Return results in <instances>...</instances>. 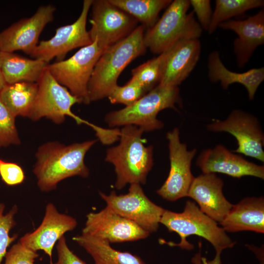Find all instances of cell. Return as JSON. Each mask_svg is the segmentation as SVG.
<instances>
[{"instance_id": "obj_1", "label": "cell", "mask_w": 264, "mask_h": 264, "mask_svg": "<svg viewBox=\"0 0 264 264\" xmlns=\"http://www.w3.org/2000/svg\"><path fill=\"white\" fill-rule=\"evenodd\" d=\"M97 140L65 145L49 142L40 146L36 153L33 172L39 188L43 192L55 189L64 179L73 176L87 177L89 170L84 161L87 152Z\"/></svg>"}, {"instance_id": "obj_2", "label": "cell", "mask_w": 264, "mask_h": 264, "mask_svg": "<svg viewBox=\"0 0 264 264\" xmlns=\"http://www.w3.org/2000/svg\"><path fill=\"white\" fill-rule=\"evenodd\" d=\"M144 132L135 125L124 126L120 131L119 144L107 150L105 160L114 166L117 190L128 183H146L153 166V147L145 146Z\"/></svg>"}, {"instance_id": "obj_3", "label": "cell", "mask_w": 264, "mask_h": 264, "mask_svg": "<svg viewBox=\"0 0 264 264\" xmlns=\"http://www.w3.org/2000/svg\"><path fill=\"white\" fill-rule=\"evenodd\" d=\"M144 28L142 25L137 26L126 38L103 51L88 83L90 102L108 97L117 85L118 78L122 71L145 52Z\"/></svg>"}, {"instance_id": "obj_4", "label": "cell", "mask_w": 264, "mask_h": 264, "mask_svg": "<svg viewBox=\"0 0 264 264\" xmlns=\"http://www.w3.org/2000/svg\"><path fill=\"white\" fill-rule=\"evenodd\" d=\"M170 232H175L180 237L179 243L166 242L170 246H177L190 250L194 245L186 240L190 235L201 237L214 246L216 253L231 248L235 244L217 222L203 213L193 201H186L183 212L177 213L165 210L160 221Z\"/></svg>"}, {"instance_id": "obj_5", "label": "cell", "mask_w": 264, "mask_h": 264, "mask_svg": "<svg viewBox=\"0 0 264 264\" xmlns=\"http://www.w3.org/2000/svg\"><path fill=\"white\" fill-rule=\"evenodd\" d=\"M190 6V0L172 1L159 20L144 34L146 47L159 55L178 42L198 39L202 29L194 12L188 13Z\"/></svg>"}, {"instance_id": "obj_6", "label": "cell", "mask_w": 264, "mask_h": 264, "mask_svg": "<svg viewBox=\"0 0 264 264\" xmlns=\"http://www.w3.org/2000/svg\"><path fill=\"white\" fill-rule=\"evenodd\" d=\"M176 104H181L178 88L158 85L132 105L109 112L105 120L111 127L132 125L144 132L153 131L164 125L157 118L159 112L168 108L176 110Z\"/></svg>"}, {"instance_id": "obj_7", "label": "cell", "mask_w": 264, "mask_h": 264, "mask_svg": "<svg viewBox=\"0 0 264 264\" xmlns=\"http://www.w3.org/2000/svg\"><path fill=\"white\" fill-rule=\"evenodd\" d=\"M103 51L95 40L90 44L81 47L69 58L49 64L47 68L53 77L81 103L88 104V83Z\"/></svg>"}, {"instance_id": "obj_8", "label": "cell", "mask_w": 264, "mask_h": 264, "mask_svg": "<svg viewBox=\"0 0 264 264\" xmlns=\"http://www.w3.org/2000/svg\"><path fill=\"white\" fill-rule=\"evenodd\" d=\"M37 84V93L28 118L37 121L46 117L59 124L65 121L66 116H69L78 124H84L90 126L91 123L82 119L71 110L74 104L81 103L80 100L60 85L47 67Z\"/></svg>"}, {"instance_id": "obj_9", "label": "cell", "mask_w": 264, "mask_h": 264, "mask_svg": "<svg viewBox=\"0 0 264 264\" xmlns=\"http://www.w3.org/2000/svg\"><path fill=\"white\" fill-rule=\"evenodd\" d=\"M107 206L120 216L133 222L150 234L157 231L165 209L151 201L140 184H130L126 194L117 195L112 191L109 195L100 192Z\"/></svg>"}, {"instance_id": "obj_10", "label": "cell", "mask_w": 264, "mask_h": 264, "mask_svg": "<svg viewBox=\"0 0 264 264\" xmlns=\"http://www.w3.org/2000/svg\"><path fill=\"white\" fill-rule=\"evenodd\" d=\"M91 24L88 31L92 42L96 40L104 50L128 36L137 27V21L109 0H95L91 6Z\"/></svg>"}, {"instance_id": "obj_11", "label": "cell", "mask_w": 264, "mask_h": 264, "mask_svg": "<svg viewBox=\"0 0 264 264\" xmlns=\"http://www.w3.org/2000/svg\"><path fill=\"white\" fill-rule=\"evenodd\" d=\"M166 138L169 141L170 169L166 180L156 193L163 199L174 201L188 196L195 178L191 163L197 149L188 150L186 145L181 142L177 128L168 132Z\"/></svg>"}, {"instance_id": "obj_12", "label": "cell", "mask_w": 264, "mask_h": 264, "mask_svg": "<svg viewBox=\"0 0 264 264\" xmlns=\"http://www.w3.org/2000/svg\"><path fill=\"white\" fill-rule=\"evenodd\" d=\"M214 132H227L236 138L237 148L234 153L264 162V135L257 118L240 110H234L224 120L214 119L207 125Z\"/></svg>"}, {"instance_id": "obj_13", "label": "cell", "mask_w": 264, "mask_h": 264, "mask_svg": "<svg viewBox=\"0 0 264 264\" xmlns=\"http://www.w3.org/2000/svg\"><path fill=\"white\" fill-rule=\"evenodd\" d=\"M92 1L84 0L82 11L77 20L73 23L56 29L54 36L49 40L41 41L30 56L47 63L55 58L57 61H60L70 50L92 44L86 23Z\"/></svg>"}, {"instance_id": "obj_14", "label": "cell", "mask_w": 264, "mask_h": 264, "mask_svg": "<svg viewBox=\"0 0 264 264\" xmlns=\"http://www.w3.org/2000/svg\"><path fill=\"white\" fill-rule=\"evenodd\" d=\"M82 233L110 243L133 242L146 239L150 233L133 222L107 206L87 215Z\"/></svg>"}, {"instance_id": "obj_15", "label": "cell", "mask_w": 264, "mask_h": 264, "mask_svg": "<svg viewBox=\"0 0 264 264\" xmlns=\"http://www.w3.org/2000/svg\"><path fill=\"white\" fill-rule=\"evenodd\" d=\"M55 7L51 4L40 6L33 15L21 19L0 33V51H22L31 55L38 45L39 36L54 18Z\"/></svg>"}, {"instance_id": "obj_16", "label": "cell", "mask_w": 264, "mask_h": 264, "mask_svg": "<svg viewBox=\"0 0 264 264\" xmlns=\"http://www.w3.org/2000/svg\"><path fill=\"white\" fill-rule=\"evenodd\" d=\"M77 225L74 218L60 213L52 203H48L41 224L35 231L23 236L19 242L33 251L43 250L49 257L51 264L53 263L52 251L56 242Z\"/></svg>"}, {"instance_id": "obj_17", "label": "cell", "mask_w": 264, "mask_h": 264, "mask_svg": "<svg viewBox=\"0 0 264 264\" xmlns=\"http://www.w3.org/2000/svg\"><path fill=\"white\" fill-rule=\"evenodd\" d=\"M196 164L202 174L219 173L236 178L253 176L264 179V166L248 161L220 144L203 150Z\"/></svg>"}, {"instance_id": "obj_18", "label": "cell", "mask_w": 264, "mask_h": 264, "mask_svg": "<svg viewBox=\"0 0 264 264\" xmlns=\"http://www.w3.org/2000/svg\"><path fill=\"white\" fill-rule=\"evenodd\" d=\"M223 186L222 180L215 174H202L194 178L187 196L198 203L203 213L220 223L233 206L223 194Z\"/></svg>"}, {"instance_id": "obj_19", "label": "cell", "mask_w": 264, "mask_h": 264, "mask_svg": "<svg viewBox=\"0 0 264 264\" xmlns=\"http://www.w3.org/2000/svg\"><path fill=\"white\" fill-rule=\"evenodd\" d=\"M198 39L183 41L167 51L159 85L178 87L193 71L200 56Z\"/></svg>"}, {"instance_id": "obj_20", "label": "cell", "mask_w": 264, "mask_h": 264, "mask_svg": "<svg viewBox=\"0 0 264 264\" xmlns=\"http://www.w3.org/2000/svg\"><path fill=\"white\" fill-rule=\"evenodd\" d=\"M218 27L237 34L234 41V51L238 66L243 67L255 49L264 43V10L243 20L226 21Z\"/></svg>"}, {"instance_id": "obj_21", "label": "cell", "mask_w": 264, "mask_h": 264, "mask_svg": "<svg viewBox=\"0 0 264 264\" xmlns=\"http://www.w3.org/2000/svg\"><path fill=\"white\" fill-rule=\"evenodd\" d=\"M225 232L251 231L264 233V198L249 197L233 205L220 223Z\"/></svg>"}, {"instance_id": "obj_22", "label": "cell", "mask_w": 264, "mask_h": 264, "mask_svg": "<svg viewBox=\"0 0 264 264\" xmlns=\"http://www.w3.org/2000/svg\"><path fill=\"white\" fill-rule=\"evenodd\" d=\"M208 76L213 82H220L224 89L233 83H239L246 89L249 100L254 99L256 92L264 79V67L253 68L239 73L230 71L222 63L218 51L215 50L208 57Z\"/></svg>"}, {"instance_id": "obj_23", "label": "cell", "mask_w": 264, "mask_h": 264, "mask_svg": "<svg viewBox=\"0 0 264 264\" xmlns=\"http://www.w3.org/2000/svg\"><path fill=\"white\" fill-rule=\"evenodd\" d=\"M48 64L14 52L0 51V68L7 84L20 82L37 83Z\"/></svg>"}, {"instance_id": "obj_24", "label": "cell", "mask_w": 264, "mask_h": 264, "mask_svg": "<svg viewBox=\"0 0 264 264\" xmlns=\"http://www.w3.org/2000/svg\"><path fill=\"white\" fill-rule=\"evenodd\" d=\"M72 240L90 255L94 264H146L138 256L116 250L106 241L93 236L82 233Z\"/></svg>"}, {"instance_id": "obj_25", "label": "cell", "mask_w": 264, "mask_h": 264, "mask_svg": "<svg viewBox=\"0 0 264 264\" xmlns=\"http://www.w3.org/2000/svg\"><path fill=\"white\" fill-rule=\"evenodd\" d=\"M37 91V83L20 82L7 84L0 92V98L15 117H28Z\"/></svg>"}, {"instance_id": "obj_26", "label": "cell", "mask_w": 264, "mask_h": 264, "mask_svg": "<svg viewBox=\"0 0 264 264\" xmlns=\"http://www.w3.org/2000/svg\"><path fill=\"white\" fill-rule=\"evenodd\" d=\"M127 13L145 27L150 29L156 23L159 12L167 7L171 0H109Z\"/></svg>"}, {"instance_id": "obj_27", "label": "cell", "mask_w": 264, "mask_h": 264, "mask_svg": "<svg viewBox=\"0 0 264 264\" xmlns=\"http://www.w3.org/2000/svg\"><path fill=\"white\" fill-rule=\"evenodd\" d=\"M208 31L212 34L219 25L230 18L258 7H263L262 0H216Z\"/></svg>"}, {"instance_id": "obj_28", "label": "cell", "mask_w": 264, "mask_h": 264, "mask_svg": "<svg viewBox=\"0 0 264 264\" xmlns=\"http://www.w3.org/2000/svg\"><path fill=\"white\" fill-rule=\"evenodd\" d=\"M167 51L150 60L132 70L131 79L148 92L159 85Z\"/></svg>"}, {"instance_id": "obj_29", "label": "cell", "mask_w": 264, "mask_h": 264, "mask_svg": "<svg viewBox=\"0 0 264 264\" xmlns=\"http://www.w3.org/2000/svg\"><path fill=\"white\" fill-rule=\"evenodd\" d=\"M147 91L138 83L131 79L124 86L116 85L108 96L112 104H121L126 107L132 105Z\"/></svg>"}, {"instance_id": "obj_30", "label": "cell", "mask_w": 264, "mask_h": 264, "mask_svg": "<svg viewBox=\"0 0 264 264\" xmlns=\"http://www.w3.org/2000/svg\"><path fill=\"white\" fill-rule=\"evenodd\" d=\"M15 117L0 98V147L21 143Z\"/></svg>"}, {"instance_id": "obj_31", "label": "cell", "mask_w": 264, "mask_h": 264, "mask_svg": "<svg viewBox=\"0 0 264 264\" xmlns=\"http://www.w3.org/2000/svg\"><path fill=\"white\" fill-rule=\"evenodd\" d=\"M4 204L0 202V264L7 253V249L17 238L15 234L10 236L9 232L16 225L15 216L18 207L14 205L6 214H4Z\"/></svg>"}, {"instance_id": "obj_32", "label": "cell", "mask_w": 264, "mask_h": 264, "mask_svg": "<svg viewBox=\"0 0 264 264\" xmlns=\"http://www.w3.org/2000/svg\"><path fill=\"white\" fill-rule=\"evenodd\" d=\"M38 257L37 252L26 247L19 242L7 251L3 264H34L35 259Z\"/></svg>"}, {"instance_id": "obj_33", "label": "cell", "mask_w": 264, "mask_h": 264, "mask_svg": "<svg viewBox=\"0 0 264 264\" xmlns=\"http://www.w3.org/2000/svg\"><path fill=\"white\" fill-rule=\"evenodd\" d=\"M0 176L7 185L14 186L22 183L25 174L22 167L15 162L0 159Z\"/></svg>"}, {"instance_id": "obj_34", "label": "cell", "mask_w": 264, "mask_h": 264, "mask_svg": "<svg viewBox=\"0 0 264 264\" xmlns=\"http://www.w3.org/2000/svg\"><path fill=\"white\" fill-rule=\"evenodd\" d=\"M190 3L193 8V12L196 13L201 27L208 31L212 15L210 0H191Z\"/></svg>"}, {"instance_id": "obj_35", "label": "cell", "mask_w": 264, "mask_h": 264, "mask_svg": "<svg viewBox=\"0 0 264 264\" xmlns=\"http://www.w3.org/2000/svg\"><path fill=\"white\" fill-rule=\"evenodd\" d=\"M56 248L58 260L50 264H87L70 249L64 236L58 241Z\"/></svg>"}, {"instance_id": "obj_36", "label": "cell", "mask_w": 264, "mask_h": 264, "mask_svg": "<svg viewBox=\"0 0 264 264\" xmlns=\"http://www.w3.org/2000/svg\"><path fill=\"white\" fill-rule=\"evenodd\" d=\"M220 254L221 253H216L214 259L209 261L201 256L200 249V251L192 257L191 262L193 264H221Z\"/></svg>"}, {"instance_id": "obj_37", "label": "cell", "mask_w": 264, "mask_h": 264, "mask_svg": "<svg viewBox=\"0 0 264 264\" xmlns=\"http://www.w3.org/2000/svg\"><path fill=\"white\" fill-rule=\"evenodd\" d=\"M7 85L4 75L2 72V71L0 68V92Z\"/></svg>"}]
</instances>
